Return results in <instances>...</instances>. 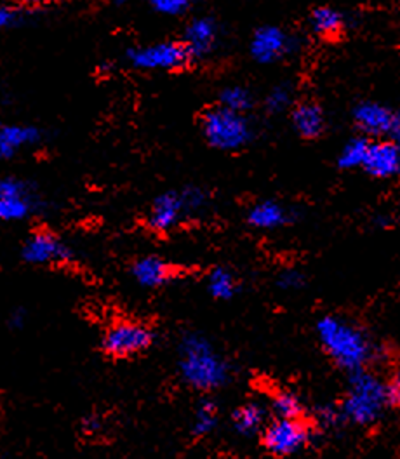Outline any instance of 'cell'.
I'll return each instance as SVG.
<instances>
[{"mask_svg": "<svg viewBox=\"0 0 400 459\" xmlns=\"http://www.w3.org/2000/svg\"><path fill=\"white\" fill-rule=\"evenodd\" d=\"M385 386H387V399H388V403H390V405H396V407H400V371L399 373L394 374V376L390 377V381L385 383Z\"/></svg>", "mask_w": 400, "mask_h": 459, "instance_id": "obj_31", "label": "cell"}, {"mask_svg": "<svg viewBox=\"0 0 400 459\" xmlns=\"http://www.w3.org/2000/svg\"><path fill=\"white\" fill-rule=\"evenodd\" d=\"M23 259L31 264H53L68 261L72 251L51 231L31 233L22 249Z\"/></svg>", "mask_w": 400, "mask_h": 459, "instance_id": "obj_8", "label": "cell"}, {"mask_svg": "<svg viewBox=\"0 0 400 459\" xmlns=\"http://www.w3.org/2000/svg\"><path fill=\"white\" fill-rule=\"evenodd\" d=\"M292 126L301 138L314 140L324 133L326 117L318 105L301 103L292 112Z\"/></svg>", "mask_w": 400, "mask_h": 459, "instance_id": "obj_16", "label": "cell"}, {"mask_svg": "<svg viewBox=\"0 0 400 459\" xmlns=\"http://www.w3.org/2000/svg\"><path fill=\"white\" fill-rule=\"evenodd\" d=\"M202 133L207 143L223 152H235L249 143L253 129L246 115L216 107L202 117Z\"/></svg>", "mask_w": 400, "mask_h": 459, "instance_id": "obj_4", "label": "cell"}, {"mask_svg": "<svg viewBox=\"0 0 400 459\" xmlns=\"http://www.w3.org/2000/svg\"><path fill=\"white\" fill-rule=\"evenodd\" d=\"M220 105L233 112L246 114L253 107V96L246 87L230 86L222 91Z\"/></svg>", "mask_w": 400, "mask_h": 459, "instance_id": "obj_22", "label": "cell"}, {"mask_svg": "<svg viewBox=\"0 0 400 459\" xmlns=\"http://www.w3.org/2000/svg\"><path fill=\"white\" fill-rule=\"evenodd\" d=\"M343 411H338V409H333V407H327L320 412V420L324 425L327 427H335L336 423H340L343 420Z\"/></svg>", "mask_w": 400, "mask_h": 459, "instance_id": "obj_33", "label": "cell"}, {"mask_svg": "<svg viewBox=\"0 0 400 459\" xmlns=\"http://www.w3.org/2000/svg\"><path fill=\"white\" fill-rule=\"evenodd\" d=\"M218 39V27L211 18H199L194 20L185 31V46L194 57H202L209 55Z\"/></svg>", "mask_w": 400, "mask_h": 459, "instance_id": "obj_13", "label": "cell"}, {"mask_svg": "<svg viewBox=\"0 0 400 459\" xmlns=\"http://www.w3.org/2000/svg\"><path fill=\"white\" fill-rule=\"evenodd\" d=\"M397 114H394L388 107L379 105V103H361L355 112H353V120L357 127L371 138H381L387 134H392L394 126H396Z\"/></svg>", "mask_w": 400, "mask_h": 459, "instance_id": "obj_11", "label": "cell"}, {"mask_svg": "<svg viewBox=\"0 0 400 459\" xmlns=\"http://www.w3.org/2000/svg\"><path fill=\"white\" fill-rule=\"evenodd\" d=\"M40 133L30 126H2L0 127V160L14 157L18 152L35 144Z\"/></svg>", "mask_w": 400, "mask_h": 459, "instance_id": "obj_14", "label": "cell"}, {"mask_svg": "<svg viewBox=\"0 0 400 459\" xmlns=\"http://www.w3.org/2000/svg\"><path fill=\"white\" fill-rule=\"evenodd\" d=\"M153 343V333L138 322H118L112 325L103 340V350L117 359L133 357L136 353H142L148 350Z\"/></svg>", "mask_w": 400, "mask_h": 459, "instance_id": "obj_7", "label": "cell"}, {"mask_svg": "<svg viewBox=\"0 0 400 459\" xmlns=\"http://www.w3.org/2000/svg\"><path fill=\"white\" fill-rule=\"evenodd\" d=\"M20 14L7 5H0V30L9 29L18 22Z\"/></svg>", "mask_w": 400, "mask_h": 459, "instance_id": "obj_32", "label": "cell"}, {"mask_svg": "<svg viewBox=\"0 0 400 459\" xmlns=\"http://www.w3.org/2000/svg\"><path fill=\"white\" fill-rule=\"evenodd\" d=\"M11 324H13L14 327H20V325L23 324V314H14L13 318H11Z\"/></svg>", "mask_w": 400, "mask_h": 459, "instance_id": "obj_36", "label": "cell"}, {"mask_svg": "<svg viewBox=\"0 0 400 459\" xmlns=\"http://www.w3.org/2000/svg\"><path fill=\"white\" fill-rule=\"evenodd\" d=\"M84 429H86L89 433H92V431H96L100 429V421H98L96 418L86 420V421H84Z\"/></svg>", "mask_w": 400, "mask_h": 459, "instance_id": "obj_34", "label": "cell"}, {"mask_svg": "<svg viewBox=\"0 0 400 459\" xmlns=\"http://www.w3.org/2000/svg\"><path fill=\"white\" fill-rule=\"evenodd\" d=\"M305 286V277L298 270H286L279 275V287L284 290H296Z\"/></svg>", "mask_w": 400, "mask_h": 459, "instance_id": "obj_29", "label": "cell"}, {"mask_svg": "<svg viewBox=\"0 0 400 459\" xmlns=\"http://www.w3.org/2000/svg\"><path fill=\"white\" fill-rule=\"evenodd\" d=\"M350 374V388L342 407L343 416L355 425H371L388 403L387 386L364 369Z\"/></svg>", "mask_w": 400, "mask_h": 459, "instance_id": "obj_3", "label": "cell"}, {"mask_svg": "<svg viewBox=\"0 0 400 459\" xmlns=\"http://www.w3.org/2000/svg\"><path fill=\"white\" fill-rule=\"evenodd\" d=\"M31 211L30 195L0 199V220L2 221H22Z\"/></svg>", "mask_w": 400, "mask_h": 459, "instance_id": "obj_23", "label": "cell"}, {"mask_svg": "<svg viewBox=\"0 0 400 459\" xmlns=\"http://www.w3.org/2000/svg\"><path fill=\"white\" fill-rule=\"evenodd\" d=\"M218 425V409L211 401L200 402L197 411H196V418H194V425L192 431L196 437H204L209 435L211 431L216 429Z\"/></svg>", "mask_w": 400, "mask_h": 459, "instance_id": "obj_24", "label": "cell"}, {"mask_svg": "<svg viewBox=\"0 0 400 459\" xmlns=\"http://www.w3.org/2000/svg\"><path fill=\"white\" fill-rule=\"evenodd\" d=\"M292 48V40L279 27H261L251 39V56L261 65H270L286 56Z\"/></svg>", "mask_w": 400, "mask_h": 459, "instance_id": "obj_9", "label": "cell"}, {"mask_svg": "<svg viewBox=\"0 0 400 459\" xmlns=\"http://www.w3.org/2000/svg\"><path fill=\"white\" fill-rule=\"evenodd\" d=\"M287 220H289V214L286 207L275 201L257 202L248 214L249 225L259 230L279 229L286 225Z\"/></svg>", "mask_w": 400, "mask_h": 459, "instance_id": "obj_17", "label": "cell"}, {"mask_svg": "<svg viewBox=\"0 0 400 459\" xmlns=\"http://www.w3.org/2000/svg\"><path fill=\"white\" fill-rule=\"evenodd\" d=\"M392 136H394V142H397L400 144V114H397V118H396V126H394Z\"/></svg>", "mask_w": 400, "mask_h": 459, "instance_id": "obj_35", "label": "cell"}, {"mask_svg": "<svg viewBox=\"0 0 400 459\" xmlns=\"http://www.w3.org/2000/svg\"><path fill=\"white\" fill-rule=\"evenodd\" d=\"M188 214L185 197L181 192H166L159 195L148 214V225L155 231L174 229Z\"/></svg>", "mask_w": 400, "mask_h": 459, "instance_id": "obj_12", "label": "cell"}, {"mask_svg": "<svg viewBox=\"0 0 400 459\" xmlns=\"http://www.w3.org/2000/svg\"><path fill=\"white\" fill-rule=\"evenodd\" d=\"M20 2H23V4H27V5H40V4H46V2H49V0H20Z\"/></svg>", "mask_w": 400, "mask_h": 459, "instance_id": "obj_37", "label": "cell"}, {"mask_svg": "<svg viewBox=\"0 0 400 459\" xmlns=\"http://www.w3.org/2000/svg\"><path fill=\"white\" fill-rule=\"evenodd\" d=\"M117 2H120V4H124V2H127V0H117Z\"/></svg>", "mask_w": 400, "mask_h": 459, "instance_id": "obj_38", "label": "cell"}, {"mask_svg": "<svg viewBox=\"0 0 400 459\" xmlns=\"http://www.w3.org/2000/svg\"><path fill=\"white\" fill-rule=\"evenodd\" d=\"M362 169L372 178H394L400 174V144L397 142L374 140L370 143Z\"/></svg>", "mask_w": 400, "mask_h": 459, "instance_id": "obj_10", "label": "cell"}, {"mask_svg": "<svg viewBox=\"0 0 400 459\" xmlns=\"http://www.w3.org/2000/svg\"><path fill=\"white\" fill-rule=\"evenodd\" d=\"M310 27L318 37L335 39L344 29V16L335 7L322 5L317 7L310 14Z\"/></svg>", "mask_w": 400, "mask_h": 459, "instance_id": "obj_18", "label": "cell"}, {"mask_svg": "<svg viewBox=\"0 0 400 459\" xmlns=\"http://www.w3.org/2000/svg\"><path fill=\"white\" fill-rule=\"evenodd\" d=\"M152 7L168 16H178L183 14L190 7V0H150Z\"/></svg>", "mask_w": 400, "mask_h": 459, "instance_id": "obj_27", "label": "cell"}, {"mask_svg": "<svg viewBox=\"0 0 400 459\" xmlns=\"http://www.w3.org/2000/svg\"><path fill=\"white\" fill-rule=\"evenodd\" d=\"M133 277L140 286L155 289L171 279L172 268L159 256H144L133 264Z\"/></svg>", "mask_w": 400, "mask_h": 459, "instance_id": "obj_15", "label": "cell"}, {"mask_svg": "<svg viewBox=\"0 0 400 459\" xmlns=\"http://www.w3.org/2000/svg\"><path fill=\"white\" fill-rule=\"evenodd\" d=\"M265 423V409L259 403H246L233 412V429L240 435H255Z\"/></svg>", "mask_w": 400, "mask_h": 459, "instance_id": "obj_19", "label": "cell"}, {"mask_svg": "<svg viewBox=\"0 0 400 459\" xmlns=\"http://www.w3.org/2000/svg\"><path fill=\"white\" fill-rule=\"evenodd\" d=\"M317 336L326 353L348 373L364 369L372 357V346L364 333L340 316H322L317 322Z\"/></svg>", "mask_w": 400, "mask_h": 459, "instance_id": "obj_1", "label": "cell"}, {"mask_svg": "<svg viewBox=\"0 0 400 459\" xmlns=\"http://www.w3.org/2000/svg\"><path fill=\"white\" fill-rule=\"evenodd\" d=\"M371 140L368 138H353L348 143L344 144L338 164L342 169H359L362 168L366 155H368V148H370Z\"/></svg>", "mask_w": 400, "mask_h": 459, "instance_id": "obj_20", "label": "cell"}, {"mask_svg": "<svg viewBox=\"0 0 400 459\" xmlns=\"http://www.w3.org/2000/svg\"><path fill=\"white\" fill-rule=\"evenodd\" d=\"M30 195L29 188L23 181L16 178H0V199Z\"/></svg>", "mask_w": 400, "mask_h": 459, "instance_id": "obj_28", "label": "cell"}, {"mask_svg": "<svg viewBox=\"0 0 400 459\" xmlns=\"http://www.w3.org/2000/svg\"><path fill=\"white\" fill-rule=\"evenodd\" d=\"M292 101V92L287 86L274 87L266 96V108L272 114H281L289 108Z\"/></svg>", "mask_w": 400, "mask_h": 459, "instance_id": "obj_26", "label": "cell"}, {"mask_svg": "<svg viewBox=\"0 0 400 459\" xmlns=\"http://www.w3.org/2000/svg\"><path fill=\"white\" fill-rule=\"evenodd\" d=\"M192 53L185 42H161L129 51L127 59L138 70H179L185 68Z\"/></svg>", "mask_w": 400, "mask_h": 459, "instance_id": "obj_5", "label": "cell"}, {"mask_svg": "<svg viewBox=\"0 0 400 459\" xmlns=\"http://www.w3.org/2000/svg\"><path fill=\"white\" fill-rule=\"evenodd\" d=\"M272 409L277 414V418H289V420H296L301 418L303 414V405L300 399L291 394V392H281L274 397L272 401Z\"/></svg>", "mask_w": 400, "mask_h": 459, "instance_id": "obj_25", "label": "cell"}, {"mask_svg": "<svg viewBox=\"0 0 400 459\" xmlns=\"http://www.w3.org/2000/svg\"><path fill=\"white\" fill-rule=\"evenodd\" d=\"M185 197V204L188 212H196L200 207L205 205V194L200 188H188L185 192H181Z\"/></svg>", "mask_w": 400, "mask_h": 459, "instance_id": "obj_30", "label": "cell"}, {"mask_svg": "<svg viewBox=\"0 0 400 459\" xmlns=\"http://www.w3.org/2000/svg\"><path fill=\"white\" fill-rule=\"evenodd\" d=\"M179 373L196 390L211 392L229 381L227 362L199 334H188L179 344Z\"/></svg>", "mask_w": 400, "mask_h": 459, "instance_id": "obj_2", "label": "cell"}, {"mask_svg": "<svg viewBox=\"0 0 400 459\" xmlns=\"http://www.w3.org/2000/svg\"><path fill=\"white\" fill-rule=\"evenodd\" d=\"M209 294L216 299H230L237 292V281L225 268H214L207 279Z\"/></svg>", "mask_w": 400, "mask_h": 459, "instance_id": "obj_21", "label": "cell"}, {"mask_svg": "<svg viewBox=\"0 0 400 459\" xmlns=\"http://www.w3.org/2000/svg\"><path fill=\"white\" fill-rule=\"evenodd\" d=\"M310 440L307 425L289 418H277L263 433V446L274 456H292L300 453Z\"/></svg>", "mask_w": 400, "mask_h": 459, "instance_id": "obj_6", "label": "cell"}]
</instances>
